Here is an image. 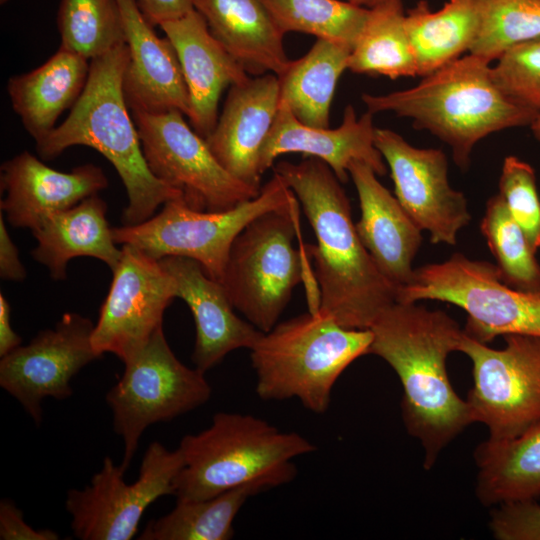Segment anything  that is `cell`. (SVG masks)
Returning <instances> with one entry per match:
<instances>
[{
    "instance_id": "44dd1931",
    "label": "cell",
    "mask_w": 540,
    "mask_h": 540,
    "mask_svg": "<svg viewBox=\"0 0 540 540\" xmlns=\"http://www.w3.org/2000/svg\"><path fill=\"white\" fill-rule=\"evenodd\" d=\"M159 261L174 280L176 297L185 301L193 315L196 368L206 372L230 352L253 347L263 332L235 314L222 283L210 278L193 259L169 256Z\"/></svg>"
},
{
    "instance_id": "484cf974",
    "label": "cell",
    "mask_w": 540,
    "mask_h": 540,
    "mask_svg": "<svg viewBox=\"0 0 540 540\" xmlns=\"http://www.w3.org/2000/svg\"><path fill=\"white\" fill-rule=\"evenodd\" d=\"M89 70L90 60L59 47L41 66L10 77L7 91L12 108L35 141L56 127L58 117L74 106Z\"/></svg>"
},
{
    "instance_id": "8fae6325",
    "label": "cell",
    "mask_w": 540,
    "mask_h": 540,
    "mask_svg": "<svg viewBox=\"0 0 540 540\" xmlns=\"http://www.w3.org/2000/svg\"><path fill=\"white\" fill-rule=\"evenodd\" d=\"M494 349L465 334L459 350L472 364L473 386L466 399L473 422L488 439L505 441L540 425V337L509 334Z\"/></svg>"
},
{
    "instance_id": "8d00e7d4",
    "label": "cell",
    "mask_w": 540,
    "mask_h": 540,
    "mask_svg": "<svg viewBox=\"0 0 540 540\" xmlns=\"http://www.w3.org/2000/svg\"><path fill=\"white\" fill-rule=\"evenodd\" d=\"M499 194L536 253L540 248V199L532 166L507 156L499 179Z\"/></svg>"
},
{
    "instance_id": "f546056e",
    "label": "cell",
    "mask_w": 540,
    "mask_h": 540,
    "mask_svg": "<svg viewBox=\"0 0 540 540\" xmlns=\"http://www.w3.org/2000/svg\"><path fill=\"white\" fill-rule=\"evenodd\" d=\"M260 482L249 483L202 500H177L166 515L149 521L140 540H229L233 521L252 496L268 490Z\"/></svg>"
},
{
    "instance_id": "b9f144b4",
    "label": "cell",
    "mask_w": 540,
    "mask_h": 540,
    "mask_svg": "<svg viewBox=\"0 0 540 540\" xmlns=\"http://www.w3.org/2000/svg\"><path fill=\"white\" fill-rule=\"evenodd\" d=\"M21 337L11 325V307L3 293L0 294V357L19 347Z\"/></svg>"
},
{
    "instance_id": "4fadbf2b",
    "label": "cell",
    "mask_w": 540,
    "mask_h": 540,
    "mask_svg": "<svg viewBox=\"0 0 540 540\" xmlns=\"http://www.w3.org/2000/svg\"><path fill=\"white\" fill-rule=\"evenodd\" d=\"M152 174L182 193L196 210L220 212L256 197V190L228 173L206 141L177 109L131 112Z\"/></svg>"
},
{
    "instance_id": "9c48e42d",
    "label": "cell",
    "mask_w": 540,
    "mask_h": 540,
    "mask_svg": "<svg viewBox=\"0 0 540 540\" xmlns=\"http://www.w3.org/2000/svg\"><path fill=\"white\" fill-rule=\"evenodd\" d=\"M298 206L266 212L236 237L222 285L235 309L262 332L270 331L304 274V255L294 247Z\"/></svg>"
},
{
    "instance_id": "277c9868",
    "label": "cell",
    "mask_w": 540,
    "mask_h": 540,
    "mask_svg": "<svg viewBox=\"0 0 540 540\" xmlns=\"http://www.w3.org/2000/svg\"><path fill=\"white\" fill-rule=\"evenodd\" d=\"M489 64L469 54L424 76L415 87L384 95L365 93L362 100L372 114L391 111L437 136L465 170L481 139L500 130L530 126L539 115L501 91Z\"/></svg>"
},
{
    "instance_id": "4316f807",
    "label": "cell",
    "mask_w": 540,
    "mask_h": 540,
    "mask_svg": "<svg viewBox=\"0 0 540 540\" xmlns=\"http://www.w3.org/2000/svg\"><path fill=\"white\" fill-rule=\"evenodd\" d=\"M352 48L317 38L301 58L291 60L278 77L279 104L302 124L329 128V112L337 82L348 69Z\"/></svg>"
},
{
    "instance_id": "d6986e66",
    "label": "cell",
    "mask_w": 540,
    "mask_h": 540,
    "mask_svg": "<svg viewBox=\"0 0 540 540\" xmlns=\"http://www.w3.org/2000/svg\"><path fill=\"white\" fill-rule=\"evenodd\" d=\"M373 115L367 111L357 118L353 106L348 105L337 128H316L302 124L286 106L279 104L261 151V172L273 167L282 154L302 153L325 162L341 183L348 181V168L353 161L366 163L378 176L385 175V160L374 142Z\"/></svg>"
},
{
    "instance_id": "f1b7e54d",
    "label": "cell",
    "mask_w": 540,
    "mask_h": 540,
    "mask_svg": "<svg viewBox=\"0 0 540 540\" xmlns=\"http://www.w3.org/2000/svg\"><path fill=\"white\" fill-rule=\"evenodd\" d=\"M481 0H448L431 11L421 0L405 14V26L424 77L469 51L479 29Z\"/></svg>"
},
{
    "instance_id": "d6a6232c",
    "label": "cell",
    "mask_w": 540,
    "mask_h": 540,
    "mask_svg": "<svg viewBox=\"0 0 540 540\" xmlns=\"http://www.w3.org/2000/svg\"><path fill=\"white\" fill-rule=\"evenodd\" d=\"M283 34L301 32L353 48L369 9L340 0H261Z\"/></svg>"
},
{
    "instance_id": "ac0fdd59",
    "label": "cell",
    "mask_w": 540,
    "mask_h": 540,
    "mask_svg": "<svg viewBox=\"0 0 540 540\" xmlns=\"http://www.w3.org/2000/svg\"><path fill=\"white\" fill-rule=\"evenodd\" d=\"M0 208L14 227L39 228L51 215L71 208L108 186L103 170L91 163L62 172L28 151L1 165Z\"/></svg>"
},
{
    "instance_id": "7bdbcfd3",
    "label": "cell",
    "mask_w": 540,
    "mask_h": 540,
    "mask_svg": "<svg viewBox=\"0 0 540 540\" xmlns=\"http://www.w3.org/2000/svg\"><path fill=\"white\" fill-rule=\"evenodd\" d=\"M347 1L354 5L371 9L379 5L385 4L387 2L393 1V0H347Z\"/></svg>"
},
{
    "instance_id": "ba28073f",
    "label": "cell",
    "mask_w": 540,
    "mask_h": 540,
    "mask_svg": "<svg viewBox=\"0 0 540 540\" xmlns=\"http://www.w3.org/2000/svg\"><path fill=\"white\" fill-rule=\"evenodd\" d=\"M437 300L467 313L466 335L488 344L498 336L540 337V296L505 284L498 268L454 253L447 260L414 269L410 283L398 289L397 302Z\"/></svg>"
},
{
    "instance_id": "ab89813d",
    "label": "cell",
    "mask_w": 540,
    "mask_h": 540,
    "mask_svg": "<svg viewBox=\"0 0 540 540\" xmlns=\"http://www.w3.org/2000/svg\"><path fill=\"white\" fill-rule=\"evenodd\" d=\"M137 4L152 26L181 18L194 10L193 0H137Z\"/></svg>"
},
{
    "instance_id": "ee69618b",
    "label": "cell",
    "mask_w": 540,
    "mask_h": 540,
    "mask_svg": "<svg viewBox=\"0 0 540 540\" xmlns=\"http://www.w3.org/2000/svg\"><path fill=\"white\" fill-rule=\"evenodd\" d=\"M534 137L540 141V114L534 119L530 125Z\"/></svg>"
},
{
    "instance_id": "603a6c76",
    "label": "cell",
    "mask_w": 540,
    "mask_h": 540,
    "mask_svg": "<svg viewBox=\"0 0 540 540\" xmlns=\"http://www.w3.org/2000/svg\"><path fill=\"white\" fill-rule=\"evenodd\" d=\"M359 199L361 217L355 224L359 238L380 272L397 289L413 278V260L421 246V229L396 197L377 179L366 163L348 168Z\"/></svg>"
},
{
    "instance_id": "cb8c5ba5",
    "label": "cell",
    "mask_w": 540,
    "mask_h": 540,
    "mask_svg": "<svg viewBox=\"0 0 540 540\" xmlns=\"http://www.w3.org/2000/svg\"><path fill=\"white\" fill-rule=\"evenodd\" d=\"M193 6L248 74L279 76L289 65L285 34L261 0H193Z\"/></svg>"
},
{
    "instance_id": "ffe728a7",
    "label": "cell",
    "mask_w": 540,
    "mask_h": 540,
    "mask_svg": "<svg viewBox=\"0 0 540 540\" xmlns=\"http://www.w3.org/2000/svg\"><path fill=\"white\" fill-rule=\"evenodd\" d=\"M129 49L123 93L130 112L172 109L189 117L191 103L176 50L159 37L141 13L137 0H118Z\"/></svg>"
},
{
    "instance_id": "3957f363",
    "label": "cell",
    "mask_w": 540,
    "mask_h": 540,
    "mask_svg": "<svg viewBox=\"0 0 540 540\" xmlns=\"http://www.w3.org/2000/svg\"><path fill=\"white\" fill-rule=\"evenodd\" d=\"M129 61L127 44L90 61L85 88L68 117L36 141L43 160L82 145L101 153L116 169L128 196L123 225L140 224L166 202L182 193L155 177L145 160L137 127L123 93Z\"/></svg>"
},
{
    "instance_id": "74e56055",
    "label": "cell",
    "mask_w": 540,
    "mask_h": 540,
    "mask_svg": "<svg viewBox=\"0 0 540 540\" xmlns=\"http://www.w3.org/2000/svg\"><path fill=\"white\" fill-rule=\"evenodd\" d=\"M489 527L499 540H540V505L536 500L500 504L491 513Z\"/></svg>"
},
{
    "instance_id": "d590c367",
    "label": "cell",
    "mask_w": 540,
    "mask_h": 540,
    "mask_svg": "<svg viewBox=\"0 0 540 540\" xmlns=\"http://www.w3.org/2000/svg\"><path fill=\"white\" fill-rule=\"evenodd\" d=\"M492 73L514 103L540 114V37L517 44L498 59Z\"/></svg>"
},
{
    "instance_id": "2e32d148",
    "label": "cell",
    "mask_w": 540,
    "mask_h": 540,
    "mask_svg": "<svg viewBox=\"0 0 540 540\" xmlns=\"http://www.w3.org/2000/svg\"><path fill=\"white\" fill-rule=\"evenodd\" d=\"M375 146L390 168L395 196L433 244H457L471 221L465 195L448 179V161L435 148H417L389 129H375Z\"/></svg>"
},
{
    "instance_id": "6da1fadb",
    "label": "cell",
    "mask_w": 540,
    "mask_h": 540,
    "mask_svg": "<svg viewBox=\"0 0 540 540\" xmlns=\"http://www.w3.org/2000/svg\"><path fill=\"white\" fill-rule=\"evenodd\" d=\"M301 203L316 237L308 245L319 286L318 311L339 325L370 329L397 302L398 289L378 269L352 220L350 201L331 168L320 159L273 166Z\"/></svg>"
},
{
    "instance_id": "d4e9b609",
    "label": "cell",
    "mask_w": 540,
    "mask_h": 540,
    "mask_svg": "<svg viewBox=\"0 0 540 540\" xmlns=\"http://www.w3.org/2000/svg\"><path fill=\"white\" fill-rule=\"evenodd\" d=\"M107 204L91 195L66 210L49 216L32 231L37 246L33 258L47 267L53 280H64L68 262L75 257H93L113 271L122 257L106 219Z\"/></svg>"
},
{
    "instance_id": "8992f818",
    "label": "cell",
    "mask_w": 540,
    "mask_h": 540,
    "mask_svg": "<svg viewBox=\"0 0 540 540\" xmlns=\"http://www.w3.org/2000/svg\"><path fill=\"white\" fill-rule=\"evenodd\" d=\"M370 329L339 325L307 312L263 332L250 349L256 393L264 401L298 399L316 414L327 411L333 387L357 358L369 354Z\"/></svg>"
},
{
    "instance_id": "5b68a950",
    "label": "cell",
    "mask_w": 540,
    "mask_h": 540,
    "mask_svg": "<svg viewBox=\"0 0 540 540\" xmlns=\"http://www.w3.org/2000/svg\"><path fill=\"white\" fill-rule=\"evenodd\" d=\"M178 450L184 465L174 496L202 500L253 482L269 489L286 484L297 474L293 459L316 446L256 416L218 412L208 428L184 436Z\"/></svg>"
},
{
    "instance_id": "5bb4252c",
    "label": "cell",
    "mask_w": 540,
    "mask_h": 540,
    "mask_svg": "<svg viewBox=\"0 0 540 540\" xmlns=\"http://www.w3.org/2000/svg\"><path fill=\"white\" fill-rule=\"evenodd\" d=\"M121 248L91 341L99 355L112 353L124 363L163 328L164 312L176 292L172 276L159 260L132 245Z\"/></svg>"
},
{
    "instance_id": "f6af8a7d",
    "label": "cell",
    "mask_w": 540,
    "mask_h": 540,
    "mask_svg": "<svg viewBox=\"0 0 540 540\" xmlns=\"http://www.w3.org/2000/svg\"><path fill=\"white\" fill-rule=\"evenodd\" d=\"M8 1H9V0H0V4H1V5H4V4H6Z\"/></svg>"
},
{
    "instance_id": "4dcf8cb0",
    "label": "cell",
    "mask_w": 540,
    "mask_h": 540,
    "mask_svg": "<svg viewBox=\"0 0 540 540\" xmlns=\"http://www.w3.org/2000/svg\"><path fill=\"white\" fill-rule=\"evenodd\" d=\"M348 69L391 79L418 76L401 0L369 9L367 21L351 50Z\"/></svg>"
},
{
    "instance_id": "1f68e13d",
    "label": "cell",
    "mask_w": 540,
    "mask_h": 540,
    "mask_svg": "<svg viewBox=\"0 0 540 540\" xmlns=\"http://www.w3.org/2000/svg\"><path fill=\"white\" fill-rule=\"evenodd\" d=\"M480 230L497 262L501 280L514 289L540 296L536 253L499 193L488 199Z\"/></svg>"
},
{
    "instance_id": "f35d334b",
    "label": "cell",
    "mask_w": 540,
    "mask_h": 540,
    "mask_svg": "<svg viewBox=\"0 0 540 540\" xmlns=\"http://www.w3.org/2000/svg\"><path fill=\"white\" fill-rule=\"evenodd\" d=\"M59 538L60 536L51 529H34L24 521L22 511L11 500H1V540H58Z\"/></svg>"
},
{
    "instance_id": "30bf717a",
    "label": "cell",
    "mask_w": 540,
    "mask_h": 540,
    "mask_svg": "<svg viewBox=\"0 0 540 540\" xmlns=\"http://www.w3.org/2000/svg\"><path fill=\"white\" fill-rule=\"evenodd\" d=\"M118 382L107 392L113 428L123 440L120 467L126 472L145 429L205 404L212 389L205 372L184 365L171 350L163 328L124 362Z\"/></svg>"
},
{
    "instance_id": "9a60e30c",
    "label": "cell",
    "mask_w": 540,
    "mask_h": 540,
    "mask_svg": "<svg viewBox=\"0 0 540 540\" xmlns=\"http://www.w3.org/2000/svg\"><path fill=\"white\" fill-rule=\"evenodd\" d=\"M92 321L65 313L53 329L40 331L0 360V386L13 396L39 425L42 401L64 400L73 393L72 378L102 356L92 346Z\"/></svg>"
},
{
    "instance_id": "52a82bcc",
    "label": "cell",
    "mask_w": 540,
    "mask_h": 540,
    "mask_svg": "<svg viewBox=\"0 0 540 540\" xmlns=\"http://www.w3.org/2000/svg\"><path fill=\"white\" fill-rule=\"evenodd\" d=\"M295 206L297 197L274 172L256 197L228 210L199 211L180 197L166 202L146 221L112 228L111 233L118 245H132L156 260L169 256L193 259L221 283L232 244L243 229L266 212Z\"/></svg>"
},
{
    "instance_id": "e0dca14e",
    "label": "cell",
    "mask_w": 540,
    "mask_h": 540,
    "mask_svg": "<svg viewBox=\"0 0 540 540\" xmlns=\"http://www.w3.org/2000/svg\"><path fill=\"white\" fill-rule=\"evenodd\" d=\"M279 109L277 75L266 73L230 86L221 115L205 139L234 178L261 189L260 157Z\"/></svg>"
},
{
    "instance_id": "e575fe53",
    "label": "cell",
    "mask_w": 540,
    "mask_h": 540,
    "mask_svg": "<svg viewBox=\"0 0 540 540\" xmlns=\"http://www.w3.org/2000/svg\"><path fill=\"white\" fill-rule=\"evenodd\" d=\"M540 37V0H481L480 24L470 54L488 62Z\"/></svg>"
},
{
    "instance_id": "7a4b0ae2",
    "label": "cell",
    "mask_w": 540,
    "mask_h": 540,
    "mask_svg": "<svg viewBox=\"0 0 540 540\" xmlns=\"http://www.w3.org/2000/svg\"><path fill=\"white\" fill-rule=\"evenodd\" d=\"M370 330L369 353L397 374L404 425L423 448V466L431 469L442 450L474 423L446 365L449 354L459 350L464 330L444 311L402 302L383 311Z\"/></svg>"
},
{
    "instance_id": "7c38bea8",
    "label": "cell",
    "mask_w": 540,
    "mask_h": 540,
    "mask_svg": "<svg viewBox=\"0 0 540 540\" xmlns=\"http://www.w3.org/2000/svg\"><path fill=\"white\" fill-rule=\"evenodd\" d=\"M183 465L178 448L169 451L152 442L143 455L138 478L128 484L125 471L106 456L88 485L67 492L65 507L74 536L81 540L133 538L148 506L162 496L174 495V480Z\"/></svg>"
},
{
    "instance_id": "7402d4cb",
    "label": "cell",
    "mask_w": 540,
    "mask_h": 540,
    "mask_svg": "<svg viewBox=\"0 0 540 540\" xmlns=\"http://www.w3.org/2000/svg\"><path fill=\"white\" fill-rule=\"evenodd\" d=\"M174 46L189 91L193 130L206 139L218 120V104L226 87L246 81L243 66L212 35L195 9L159 26Z\"/></svg>"
},
{
    "instance_id": "83f0119b",
    "label": "cell",
    "mask_w": 540,
    "mask_h": 540,
    "mask_svg": "<svg viewBox=\"0 0 540 540\" xmlns=\"http://www.w3.org/2000/svg\"><path fill=\"white\" fill-rule=\"evenodd\" d=\"M475 461L476 495L483 505L540 498V425L510 440L487 439Z\"/></svg>"
},
{
    "instance_id": "836d02e7",
    "label": "cell",
    "mask_w": 540,
    "mask_h": 540,
    "mask_svg": "<svg viewBox=\"0 0 540 540\" xmlns=\"http://www.w3.org/2000/svg\"><path fill=\"white\" fill-rule=\"evenodd\" d=\"M57 27L59 47L90 61L126 43L118 0H60Z\"/></svg>"
},
{
    "instance_id": "60d3db41",
    "label": "cell",
    "mask_w": 540,
    "mask_h": 540,
    "mask_svg": "<svg viewBox=\"0 0 540 540\" xmlns=\"http://www.w3.org/2000/svg\"><path fill=\"white\" fill-rule=\"evenodd\" d=\"M0 277L3 280L15 282H20L26 277L25 267L7 231L3 213L0 215Z\"/></svg>"
}]
</instances>
